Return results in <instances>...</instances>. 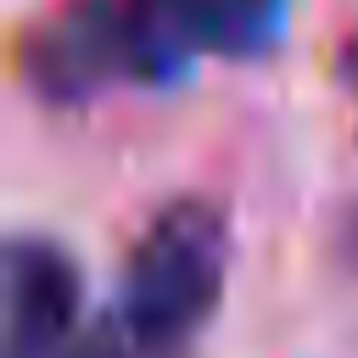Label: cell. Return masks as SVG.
<instances>
[{"instance_id": "7a4b0ae2", "label": "cell", "mask_w": 358, "mask_h": 358, "mask_svg": "<svg viewBox=\"0 0 358 358\" xmlns=\"http://www.w3.org/2000/svg\"><path fill=\"white\" fill-rule=\"evenodd\" d=\"M185 73L190 62L140 0H67L17 39V78L45 106H84L112 84H173Z\"/></svg>"}, {"instance_id": "3957f363", "label": "cell", "mask_w": 358, "mask_h": 358, "mask_svg": "<svg viewBox=\"0 0 358 358\" xmlns=\"http://www.w3.org/2000/svg\"><path fill=\"white\" fill-rule=\"evenodd\" d=\"M84 336L78 263L50 235L6 241V358H67Z\"/></svg>"}, {"instance_id": "52a82bcc", "label": "cell", "mask_w": 358, "mask_h": 358, "mask_svg": "<svg viewBox=\"0 0 358 358\" xmlns=\"http://www.w3.org/2000/svg\"><path fill=\"white\" fill-rule=\"evenodd\" d=\"M347 78H352V90H358V39L347 45Z\"/></svg>"}, {"instance_id": "277c9868", "label": "cell", "mask_w": 358, "mask_h": 358, "mask_svg": "<svg viewBox=\"0 0 358 358\" xmlns=\"http://www.w3.org/2000/svg\"><path fill=\"white\" fill-rule=\"evenodd\" d=\"M140 11L162 28V39L185 62L196 56L252 62L274 50L291 0H140Z\"/></svg>"}, {"instance_id": "8992f818", "label": "cell", "mask_w": 358, "mask_h": 358, "mask_svg": "<svg viewBox=\"0 0 358 358\" xmlns=\"http://www.w3.org/2000/svg\"><path fill=\"white\" fill-rule=\"evenodd\" d=\"M347 257L358 263V207H352V218H347Z\"/></svg>"}, {"instance_id": "5b68a950", "label": "cell", "mask_w": 358, "mask_h": 358, "mask_svg": "<svg viewBox=\"0 0 358 358\" xmlns=\"http://www.w3.org/2000/svg\"><path fill=\"white\" fill-rule=\"evenodd\" d=\"M67 358H134V347H129L123 324H117V319L106 313V319L84 324V336H78V347H73Z\"/></svg>"}, {"instance_id": "6da1fadb", "label": "cell", "mask_w": 358, "mask_h": 358, "mask_svg": "<svg viewBox=\"0 0 358 358\" xmlns=\"http://www.w3.org/2000/svg\"><path fill=\"white\" fill-rule=\"evenodd\" d=\"M229 274V224L207 196H179L151 213L129 246L112 319L123 324L134 358H179L218 313Z\"/></svg>"}]
</instances>
